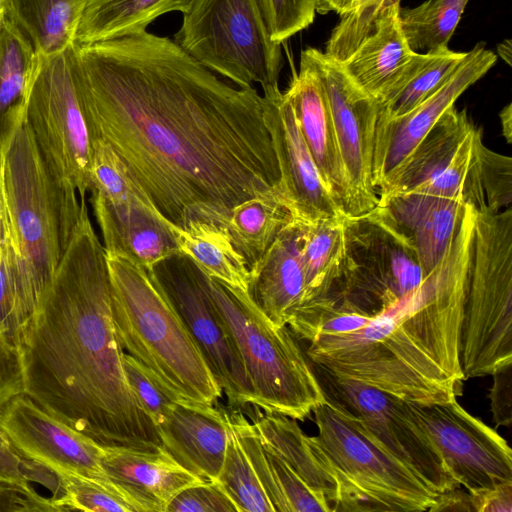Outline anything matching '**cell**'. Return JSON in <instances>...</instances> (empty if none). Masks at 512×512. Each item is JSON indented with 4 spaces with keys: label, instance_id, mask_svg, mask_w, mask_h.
<instances>
[{
    "label": "cell",
    "instance_id": "6da1fadb",
    "mask_svg": "<svg viewBox=\"0 0 512 512\" xmlns=\"http://www.w3.org/2000/svg\"><path fill=\"white\" fill-rule=\"evenodd\" d=\"M76 50L93 141L111 146L169 222L224 226L234 207L280 188L257 89L230 85L147 31Z\"/></svg>",
    "mask_w": 512,
    "mask_h": 512
},
{
    "label": "cell",
    "instance_id": "7a4b0ae2",
    "mask_svg": "<svg viewBox=\"0 0 512 512\" xmlns=\"http://www.w3.org/2000/svg\"><path fill=\"white\" fill-rule=\"evenodd\" d=\"M80 202L68 247L16 339L24 394L103 446L156 451L158 430L125 376L106 252Z\"/></svg>",
    "mask_w": 512,
    "mask_h": 512
},
{
    "label": "cell",
    "instance_id": "3957f363",
    "mask_svg": "<svg viewBox=\"0 0 512 512\" xmlns=\"http://www.w3.org/2000/svg\"><path fill=\"white\" fill-rule=\"evenodd\" d=\"M111 312L122 350L178 401L214 405L222 390L155 270L106 253Z\"/></svg>",
    "mask_w": 512,
    "mask_h": 512
},
{
    "label": "cell",
    "instance_id": "277c9868",
    "mask_svg": "<svg viewBox=\"0 0 512 512\" xmlns=\"http://www.w3.org/2000/svg\"><path fill=\"white\" fill-rule=\"evenodd\" d=\"M3 178L17 254L15 278L26 321L68 247L81 202L77 191L48 168L26 119L3 151Z\"/></svg>",
    "mask_w": 512,
    "mask_h": 512
},
{
    "label": "cell",
    "instance_id": "5b68a950",
    "mask_svg": "<svg viewBox=\"0 0 512 512\" xmlns=\"http://www.w3.org/2000/svg\"><path fill=\"white\" fill-rule=\"evenodd\" d=\"M200 274L236 343L253 406L300 421L309 417L326 400L296 336L286 325L274 324L248 292Z\"/></svg>",
    "mask_w": 512,
    "mask_h": 512
},
{
    "label": "cell",
    "instance_id": "8992f818",
    "mask_svg": "<svg viewBox=\"0 0 512 512\" xmlns=\"http://www.w3.org/2000/svg\"><path fill=\"white\" fill-rule=\"evenodd\" d=\"M308 343L306 356L312 363L405 401L430 404L457 397L461 383L386 316L372 317L356 331L317 335Z\"/></svg>",
    "mask_w": 512,
    "mask_h": 512
},
{
    "label": "cell",
    "instance_id": "52a82bcc",
    "mask_svg": "<svg viewBox=\"0 0 512 512\" xmlns=\"http://www.w3.org/2000/svg\"><path fill=\"white\" fill-rule=\"evenodd\" d=\"M465 379L512 363V210L476 213L460 335Z\"/></svg>",
    "mask_w": 512,
    "mask_h": 512
},
{
    "label": "cell",
    "instance_id": "ba28073f",
    "mask_svg": "<svg viewBox=\"0 0 512 512\" xmlns=\"http://www.w3.org/2000/svg\"><path fill=\"white\" fill-rule=\"evenodd\" d=\"M340 275L329 295L358 313L390 318L400 327L424 279L417 254L379 205L345 217Z\"/></svg>",
    "mask_w": 512,
    "mask_h": 512
},
{
    "label": "cell",
    "instance_id": "9c48e42d",
    "mask_svg": "<svg viewBox=\"0 0 512 512\" xmlns=\"http://www.w3.org/2000/svg\"><path fill=\"white\" fill-rule=\"evenodd\" d=\"M313 436L339 482L336 511H426L438 493L378 445L360 425L328 402L313 411Z\"/></svg>",
    "mask_w": 512,
    "mask_h": 512
},
{
    "label": "cell",
    "instance_id": "30bf717a",
    "mask_svg": "<svg viewBox=\"0 0 512 512\" xmlns=\"http://www.w3.org/2000/svg\"><path fill=\"white\" fill-rule=\"evenodd\" d=\"M173 41L238 87L278 85L281 44L271 39L256 0H193Z\"/></svg>",
    "mask_w": 512,
    "mask_h": 512
},
{
    "label": "cell",
    "instance_id": "8fae6325",
    "mask_svg": "<svg viewBox=\"0 0 512 512\" xmlns=\"http://www.w3.org/2000/svg\"><path fill=\"white\" fill-rule=\"evenodd\" d=\"M39 57L25 119L53 175L83 199L91 185L93 139L79 85L76 45Z\"/></svg>",
    "mask_w": 512,
    "mask_h": 512
},
{
    "label": "cell",
    "instance_id": "7c38bea8",
    "mask_svg": "<svg viewBox=\"0 0 512 512\" xmlns=\"http://www.w3.org/2000/svg\"><path fill=\"white\" fill-rule=\"evenodd\" d=\"M326 402L355 420L436 493L459 487L407 401L312 363Z\"/></svg>",
    "mask_w": 512,
    "mask_h": 512
},
{
    "label": "cell",
    "instance_id": "4fadbf2b",
    "mask_svg": "<svg viewBox=\"0 0 512 512\" xmlns=\"http://www.w3.org/2000/svg\"><path fill=\"white\" fill-rule=\"evenodd\" d=\"M476 209L466 203L445 253L427 274L401 329L451 378L464 380L460 335L469 285Z\"/></svg>",
    "mask_w": 512,
    "mask_h": 512
},
{
    "label": "cell",
    "instance_id": "5bb4252c",
    "mask_svg": "<svg viewBox=\"0 0 512 512\" xmlns=\"http://www.w3.org/2000/svg\"><path fill=\"white\" fill-rule=\"evenodd\" d=\"M89 192L106 253L125 256L151 270L179 255L167 219L112 149L94 154Z\"/></svg>",
    "mask_w": 512,
    "mask_h": 512
},
{
    "label": "cell",
    "instance_id": "9a60e30c",
    "mask_svg": "<svg viewBox=\"0 0 512 512\" xmlns=\"http://www.w3.org/2000/svg\"><path fill=\"white\" fill-rule=\"evenodd\" d=\"M399 0H374L340 16L324 54L378 101L416 53L399 22Z\"/></svg>",
    "mask_w": 512,
    "mask_h": 512
},
{
    "label": "cell",
    "instance_id": "2e32d148",
    "mask_svg": "<svg viewBox=\"0 0 512 512\" xmlns=\"http://www.w3.org/2000/svg\"><path fill=\"white\" fill-rule=\"evenodd\" d=\"M154 270L230 405H253L252 387L236 343L203 285L200 270L182 255Z\"/></svg>",
    "mask_w": 512,
    "mask_h": 512
},
{
    "label": "cell",
    "instance_id": "e0dca14e",
    "mask_svg": "<svg viewBox=\"0 0 512 512\" xmlns=\"http://www.w3.org/2000/svg\"><path fill=\"white\" fill-rule=\"evenodd\" d=\"M407 404L451 475L469 493L512 482V451L506 440L456 399Z\"/></svg>",
    "mask_w": 512,
    "mask_h": 512
},
{
    "label": "cell",
    "instance_id": "ac0fdd59",
    "mask_svg": "<svg viewBox=\"0 0 512 512\" xmlns=\"http://www.w3.org/2000/svg\"><path fill=\"white\" fill-rule=\"evenodd\" d=\"M300 61L311 68L324 89L360 214L368 213L379 202L373 179L378 102L324 52L307 48Z\"/></svg>",
    "mask_w": 512,
    "mask_h": 512
},
{
    "label": "cell",
    "instance_id": "d6986e66",
    "mask_svg": "<svg viewBox=\"0 0 512 512\" xmlns=\"http://www.w3.org/2000/svg\"><path fill=\"white\" fill-rule=\"evenodd\" d=\"M481 130L465 110L448 109L378 197L422 193L464 200Z\"/></svg>",
    "mask_w": 512,
    "mask_h": 512
},
{
    "label": "cell",
    "instance_id": "ffe728a7",
    "mask_svg": "<svg viewBox=\"0 0 512 512\" xmlns=\"http://www.w3.org/2000/svg\"><path fill=\"white\" fill-rule=\"evenodd\" d=\"M0 431L21 457L53 473L73 472L113 482L102 466V445L60 421L24 393L0 409Z\"/></svg>",
    "mask_w": 512,
    "mask_h": 512
},
{
    "label": "cell",
    "instance_id": "44dd1931",
    "mask_svg": "<svg viewBox=\"0 0 512 512\" xmlns=\"http://www.w3.org/2000/svg\"><path fill=\"white\" fill-rule=\"evenodd\" d=\"M497 56L478 43L466 52L447 80L404 115L377 119L373 179L379 194L391 182L418 144L456 100L496 63Z\"/></svg>",
    "mask_w": 512,
    "mask_h": 512
},
{
    "label": "cell",
    "instance_id": "7402d4cb",
    "mask_svg": "<svg viewBox=\"0 0 512 512\" xmlns=\"http://www.w3.org/2000/svg\"><path fill=\"white\" fill-rule=\"evenodd\" d=\"M265 124L280 171V188L294 219L305 224L344 216L325 187L295 114L279 86L263 89Z\"/></svg>",
    "mask_w": 512,
    "mask_h": 512
},
{
    "label": "cell",
    "instance_id": "603a6c76",
    "mask_svg": "<svg viewBox=\"0 0 512 512\" xmlns=\"http://www.w3.org/2000/svg\"><path fill=\"white\" fill-rule=\"evenodd\" d=\"M318 173L345 217L360 216V211L342 159L324 89L311 68L300 61L284 91Z\"/></svg>",
    "mask_w": 512,
    "mask_h": 512
},
{
    "label": "cell",
    "instance_id": "cb8c5ba5",
    "mask_svg": "<svg viewBox=\"0 0 512 512\" xmlns=\"http://www.w3.org/2000/svg\"><path fill=\"white\" fill-rule=\"evenodd\" d=\"M228 414L213 405L175 402L158 428L163 448L204 481H216L224 460Z\"/></svg>",
    "mask_w": 512,
    "mask_h": 512
},
{
    "label": "cell",
    "instance_id": "d4e9b609",
    "mask_svg": "<svg viewBox=\"0 0 512 512\" xmlns=\"http://www.w3.org/2000/svg\"><path fill=\"white\" fill-rule=\"evenodd\" d=\"M102 466L109 478L145 512H167L182 490L207 482L179 464L164 448L143 451L103 446Z\"/></svg>",
    "mask_w": 512,
    "mask_h": 512
},
{
    "label": "cell",
    "instance_id": "484cf974",
    "mask_svg": "<svg viewBox=\"0 0 512 512\" xmlns=\"http://www.w3.org/2000/svg\"><path fill=\"white\" fill-rule=\"evenodd\" d=\"M465 204L460 199L413 192L381 196L378 202L412 244L424 277L445 253Z\"/></svg>",
    "mask_w": 512,
    "mask_h": 512
},
{
    "label": "cell",
    "instance_id": "4316f807",
    "mask_svg": "<svg viewBox=\"0 0 512 512\" xmlns=\"http://www.w3.org/2000/svg\"><path fill=\"white\" fill-rule=\"evenodd\" d=\"M302 222L293 220L250 270L248 293L276 325L287 326L302 301L305 279L300 256Z\"/></svg>",
    "mask_w": 512,
    "mask_h": 512
},
{
    "label": "cell",
    "instance_id": "83f0119b",
    "mask_svg": "<svg viewBox=\"0 0 512 512\" xmlns=\"http://www.w3.org/2000/svg\"><path fill=\"white\" fill-rule=\"evenodd\" d=\"M252 425L261 442L311 489L324 495L335 512L340 496L338 478L314 437L306 435L295 419L279 414L258 412Z\"/></svg>",
    "mask_w": 512,
    "mask_h": 512
},
{
    "label": "cell",
    "instance_id": "f1b7e54d",
    "mask_svg": "<svg viewBox=\"0 0 512 512\" xmlns=\"http://www.w3.org/2000/svg\"><path fill=\"white\" fill-rule=\"evenodd\" d=\"M229 419L275 512H332L324 495L261 442L252 423L242 414Z\"/></svg>",
    "mask_w": 512,
    "mask_h": 512
},
{
    "label": "cell",
    "instance_id": "f546056e",
    "mask_svg": "<svg viewBox=\"0 0 512 512\" xmlns=\"http://www.w3.org/2000/svg\"><path fill=\"white\" fill-rule=\"evenodd\" d=\"M40 57L29 39L0 15V154L25 121Z\"/></svg>",
    "mask_w": 512,
    "mask_h": 512
},
{
    "label": "cell",
    "instance_id": "4dcf8cb0",
    "mask_svg": "<svg viewBox=\"0 0 512 512\" xmlns=\"http://www.w3.org/2000/svg\"><path fill=\"white\" fill-rule=\"evenodd\" d=\"M167 223L179 255L190 259L208 277L248 292L250 270L225 227L194 219L182 227Z\"/></svg>",
    "mask_w": 512,
    "mask_h": 512
},
{
    "label": "cell",
    "instance_id": "1f68e13d",
    "mask_svg": "<svg viewBox=\"0 0 512 512\" xmlns=\"http://www.w3.org/2000/svg\"><path fill=\"white\" fill-rule=\"evenodd\" d=\"M89 0H6L7 19L31 42L38 56L49 57L75 44Z\"/></svg>",
    "mask_w": 512,
    "mask_h": 512
},
{
    "label": "cell",
    "instance_id": "d6a6232c",
    "mask_svg": "<svg viewBox=\"0 0 512 512\" xmlns=\"http://www.w3.org/2000/svg\"><path fill=\"white\" fill-rule=\"evenodd\" d=\"M193 0H89L82 15L75 44L87 46L143 33L158 17L182 14Z\"/></svg>",
    "mask_w": 512,
    "mask_h": 512
},
{
    "label": "cell",
    "instance_id": "836d02e7",
    "mask_svg": "<svg viewBox=\"0 0 512 512\" xmlns=\"http://www.w3.org/2000/svg\"><path fill=\"white\" fill-rule=\"evenodd\" d=\"M293 220L282 190L277 188L234 207L223 227L251 270Z\"/></svg>",
    "mask_w": 512,
    "mask_h": 512
},
{
    "label": "cell",
    "instance_id": "e575fe53",
    "mask_svg": "<svg viewBox=\"0 0 512 512\" xmlns=\"http://www.w3.org/2000/svg\"><path fill=\"white\" fill-rule=\"evenodd\" d=\"M465 54L448 46L415 53L377 101V119L396 118L412 110L447 80Z\"/></svg>",
    "mask_w": 512,
    "mask_h": 512
},
{
    "label": "cell",
    "instance_id": "d590c367",
    "mask_svg": "<svg viewBox=\"0 0 512 512\" xmlns=\"http://www.w3.org/2000/svg\"><path fill=\"white\" fill-rule=\"evenodd\" d=\"M344 221L345 216H338L302 223L300 256L305 289L299 306L325 297L337 281L344 258Z\"/></svg>",
    "mask_w": 512,
    "mask_h": 512
},
{
    "label": "cell",
    "instance_id": "8d00e7d4",
    "mask_svg": "<svg viewBox=\"0 0 512 512\" xmlns=\"http://www.w3.org/2000/svg\"><path fill=\"white\" fill-rule=\"evenodd\" d=\"M469 0H427L399 8V22L410 49L427 53L447 47Z\"/></svg>",
    "mask_w": 512,
    "mask_h": 512
},
{
    "label": "cell",
    "instance_id": "74e56055",
    "mask_svg": "<svg viewBox=\"0 0 512 512\" xmlns=\"http://www.w3.org/2000/svg\"><path fill=\"white\" fill-rule=\"evenodd\" d=\"M58 493L51 498L57 511L145 512L141 504L114 482L73 472L54 473Z\"/></svg>",
    "mask_w": 512,
    "mask_h": 512
},
{
    "label": "cell",
    "instance_id": "f35d334b",
    "mask_svg": "<svg viewBox=\"0 0 512 512\" xmlns=\"http://www.w3.org/2000/svg\"><path fill=\"white\" fill-rule=\"evenodd\" d=\"M512 200V160L488 149L479 135L465 202L478 212H498Z\"/></svg>",
    "mask_w": 512,
    "mask_h": 512
},
{
    "label": "cell",
    "instance_id": "ab89813d",
    "mask_svg": "<svg viewBox=\"0 0 512 512\" xmlns=\"http://www.w3.org/2000/svg\"><path fill=\"white\" fill-rule=\"evenodd\" d=\"M216 481L238 512H275L230 419L224 460Z\"/></svg>",
    "mask_w": 512,
    "mask_h": 512
},
{
    "label": "cell",
    "instance_id": "60d3db41",
    "mask_svg": "<svg viewBox=\"0 0 512 512\" xmlns=\"http://www.w3.org/2000/svg\"><path fill=\"white\" fill-rule=\"evenodd\" d=\"M271 39L284 43L314 21L316 0H256Z\"/></svg>",
    "mask_w": 512,
    "mask_h": 512
},
{
    "label": "cell",
    "instance_id": "b9f144b4",
    "mask_svg": "<svg viewBox=\"0 0 512 512\" xmlns=\"http://www.w3.org/2000/svg\"><path fill=\"white\" fill-rule=\"evenodd\" d=\"M122 361L130 389L158 430L178 400L162 387L137 360L124 351Z\"/></svg>",
    "mask_w": 512,
    "mask_h": 512
},
{
    "label": "cell",
    "instance_id": "7bdbcfd3",
    "mask_svg": "<svg viewBox=\"0 0 512 512\" xmlns=\"http://www.w3.org/2000/svg\"><path fill=\"white\" fill-rule=\"evenodd\" d=\"M167 512H238L217 481H207L182 490Z\"/></svg>",
    "mask_w": 512,
    "mask_h": 512
},
{
    "label": "cell",
    "instance_id": "ee69618b",
    "mask_svg": "<svg viewBox=\"0 0 512 512\" xmlns=\"http://www.w3.org/2000/svg\"><path fill=\"white\" fill-rule=\"evenodd\" d=\"M25 393L24 370L20 350L0 326V409L17 395Z\"/></svg>",
    "mask_w": 512,
    "mask_h": 512
},
{
    "label": "cell",
    "instance_id": "f6af8a7d",
    "mask_svg": "<svg viewBox=\"0 0 512 512\" xmlns=\"http://www.w3.org/2000/svg\"><path fill=\"white\" fill-rule=\"evenodd\" d=\"M493 384L489 399L493 420L498 426L512 423V363L492 374Z\"/></svg>",
    "mask_w": 512,
    "mask_h": 512
},
{
    "label": "cell",
    "instance_id": "bcb514c9",
    "mask_svg": "<svg viewBox=\"0 0 512 512\" xmlns=\"http://www.w3.org/2000/svg\"><path fill=\"white\" fill-rule=\"evenodd\" d=\"M49 499L34 489L22 490L0 476V511H46Z\"/></svg>",
    "mask_w": 512,
    "mask_h": 512
},
{
    "label": "cell",
    "instance_id": "7dc6e473",
    "mask_svg": "<svg viewBox=\"0 0 512 512\" xmlns=\"http://www.w3.org/2000/svg\"><path fill=\"white\" fill-rule=\"evenodd\" d=\"M473 511L511 512L512 482L502 483L470 493Z\"/></svg>",
    "mask_w": 512,
    "mask_h": 512
},
{
    "label": "cell",
    "instance_id": "c3c4849f",
    "mask_svg": "<svg viewBox=\"0 0 512 512\" xmlns=\"http://www.w3.org/2000/svg\"><path fill=\"white\" fill-rule=\"evenodd\" d=\"M17 257L3 178V153L0 154V259Z\"/></svg>",
    "mask_w": 512,
    "mask_h": 512
},
{
    "label": "cell",
    "instance_id": "681fc988",
    "mask_svg": "<svg viewBox=\"0 0 512 512\" xmlns=\"http://www.w3.org/2000/svg\"><path fill=\"white\" fill-rule=\"evenodd\" d=\"M429 511H473L470 493L459 487L441 492Z\"/></svg>",
    "mask_w": 512,
    "mask_h": 512
},
{
    "label": "cell",
    "instance_id": "f907efd6",
    "mask_svg": "<svg viewBox=\"0 0 512 512\" xmlns=\"http://www.w3.org/2000/svg\"><path fill=\"white\" fill-rule=\"evenodd\" d=\"M371 1L374 0H316V12L320 14L335 12L341 16Z\"/></svg>",
    "mask_w": 512,
    "mask_h": 512
},
{
    "label": "cell",
    "instance_id": "816d5d0a",
    "mask_svg": "<svg viewBox=\"0 0 512 512\" xmlns=\"http://www.w3.org/2000/svg\"><path fill=\"white\" fill-rule=\"evenodd\" d=\"M512 105L509 103L505 106L500 114V121L502 126V132L508 143H511L512 134Z\"/></svg>",
    "mask_w": 512,
    "mask_h": 512
},
{
    "label": "cell",
    "instance_id": "f5cc1de1",
    "mask_svg": "<svg viewBox=\"0 0 512 512\" xmlns=\"http://www.w3.org/2000/svg\"><path fill=\"white\" fill-rule=\"evenodd\" d=\"M498 54L501 56L502 59H504L508 65H511V41L509 39L504 40L502 43L498 45Z\"/></svg>",
    "mask_w": 512,
    "mask_h": 512
},
{
    "label": "cell",
    "instance_id": "db71d44e",
    "mask_svg": "<svg viewBox=\"0 0 512 512\" xmlns=\"http://www.w3.org/2000/svg\"><path fill=\"white\" fill-rule=\"evenodd\" d=\"M5 2H6V0H0V15L4 11Z\"/></svg>",
    "mask_w": 512,
    "mask_h": 512
}]
</instances>
